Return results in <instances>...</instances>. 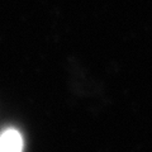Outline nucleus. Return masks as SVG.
Wrapping results in <instances>:
<instances>
[{
    "label": "nucleus",
    "instance_id": "1",
    "mask_svg": "<svg viewBox=\"0 0 152 152\" xmlns=\"http://www.w3.org/2000/svg\"><path fill=\"white\" fill-rule=\"evenodd\" d=\"M24 140L15 128H7L0 133V152H23Z\"/></svg>",
    "mask_w": 152,
    "mask_h": 152
}]
</instances>
